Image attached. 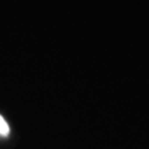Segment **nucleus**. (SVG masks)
<instances>
[{"label":"nucleus","mask_w":149,"mask_h":149,"mask_svg":"<svg viewBox=\"0 0 149 149\" xmlns=\"http://www.w3.org/2000/svg\"><path fill=\"white\" fill-rule=\"evenodd\" d=\"M9 133H10L9 125L7 124V122L5 120V118L0 115V135H1V136H8Z\"/></svg>","instance_id":"nucleus-1"}]
</instances>
